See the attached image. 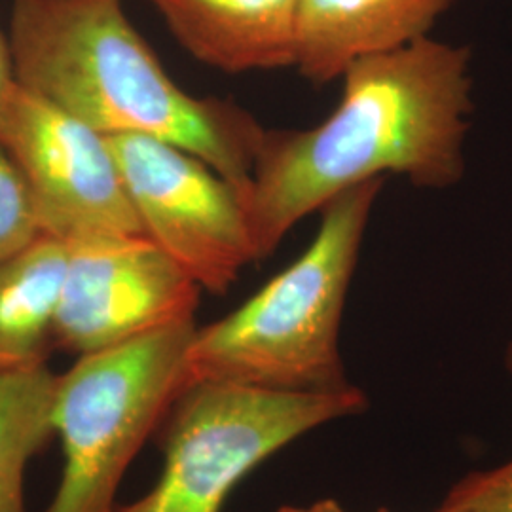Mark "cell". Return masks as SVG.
I'll use <instances>...</instances> for the list:
<instances>
[{"label": "cell", "instance_id": "cell-1", "mask_svg": "<svg viewBox=\"0 0 512 512\" xmlns=\"http://www.w3.org/2000/svg\"><path fill=\"white\" fill-rule=\"evenodd\" d=\"M329 118L266 129L245 192L256 258L353 186L401 175L442 190L465 173L473 114L471 52L425 37L355 61Z\"/></svg>", "mask_w": 512, "mask_h": 512}, {"label": "cell", "instance_id": "cell-2", "mask_svg": "<svg viewBox=\"0 0 512 512\" xmlns=\"http://www.w3.org/2000/svg\"><path fill=\"white\" fill-rule=\"evenodd\" d=\"M6 38L25 90L107 137L184 148L247 192L266 129L230 101L184 92L122 0H12Z\"/></svg>", "mask_w": 512, "mask_h": 512}, {"label": "cell", "instance_id": "cell-3", "mask_svg": "<svg viewBox=\"0 0 512 512\" xmlns=\"http://www.w3.org/2000/svg\"><path fill=\"white\" fill-rule=\"evenodd\" d=\"M385 179L332 198L308 249L238 310L196 329L188 348L194 382L274 391L349 385L340 327L366 226Z\"/></svg>", "mask_w": 512, "mask_h": 512}, {"label": "cell", "instance_id": "cell-4", "mask_svg": "<svg viewBox=\"0 0 512 512\" xmlns=\"http://www.w3.org/2000/svg\"><path fill=\"white\" fill-rule=\"evenodd\" d=\"M194 319L152 330L112 348L80 355L57 376L55 435L63 473L46 512H114L131 461L160 431L190 385Z\"/></svg>", "mask_w": 512, "mask_h": 512}, {"label": "cell", "instance_id": "cell-5", "mask_svg": "<svg viewBox=\"0 0 512 512\" xmlns=\"http://www.w3.org/2000/svg\"><path fill=\"white\" fill-rule=\"evenodd\" d=\"M365 393L274 391L194 382L162 421L164 471L156 486L114 512H222L239 482L313 429L365 412Z\"/></svg>", "mask_w": 512, "mask_h": 512}, {"label": "cell", "instance_id": "cell-6", "mask_svg": "<svg viewBox=\"0 0 512 512\" xmlns=\"http://www.w3.org/2000/svg\"><path fill=\"white\" fill-rule=\"evenodd\" d=\"M143 234L200 289L224 294L256 262L245 192L184 148L147 135H112Z\"/></svg>", "mask_w": 512, "mask_h": 512}, {"label": "cell", "instance_id": "cell-7", "mask_svg": "<svg viewBox=\"0 0 512 512\" xmlns=\"http://www.w3.org/2000/svg\"><path fill=\"white\" fill-rule=\"evenodd\" d=\"M0 147L31 192L42 234L65 243L145 236L109 137L18 82L0 107Z\"/></svg>", "mask_w": 512, "mask_h": 512}, {"label": "cell", "instance_id": "cell-8", "mask_svg": "<svg viewBox=\"0 0 512 512\" xmlns=\"http://www.w3.org/2000/svg\"><path fill=\"white\" fill-rule=\"evenodd\" d=\"M54 348L88 355L194 319L200 285L147 236L67 243Z\"/></svg>", "mask_w": 512, "mask_h": 512}, {"label": "cell", "instance_id": "cell-9", "mask_svg": "<svg viewBox=\"0 0 512 512\" xmlns=\"http://www.w3.org/2000/svg\"><path fill=\"white\" fill-rule=\"evenodd\" d=\"M452 0H298L294 69L327 84L370 55L427 37Z\"/></svg>", "mask_w": 512, "mask_h": 512}, {"label": "cell", "instance_id": "cell-10", "mask_svg": "<svg viewBox=\"0 0 512 512\" xmlns=\"http://www.w3.org/2000/svg\"><path fill=\"white\" fill-rule=\"evenodd\" d=\"M184 50L222 73L294 67L298 0H148Z\"/></svg>", "mask_w": 512, "mask_h": 512}, {"label": "cell", "instance_id": "cell-11", "mask_svg": "<svg viewBox=\"0 0 512 512\" xmlns=\"http://www.w3.org/2000/svg\"><path fill=\"white\" fill-rule=\"evenodd\" d=\"M69 249L42 234L0 260V370L46 365Z\"/></svg>", "mask_w": 512, "mask_h": 512}, {"label": "cell", "instance_id": "cell-12", "mask_svg": "<svg viewBox=\"0 0 512 512\" xmlns=\"http://www.w3.org/2000/svg\"><path fill=\"white\" fill-rule=\"evenodd\" d=\"M54 389L48 363L0 370V512H27L29 461L55 435Z\"/></svg>", "mask_w": 512, "mask_h": 512}, {"label": "cell", "instance_id": "cell-13", "mask_svg": "<svg viewBox=\"0 0 512 512\" xmlns=\"http://www.w3.org/2000/svg\"><path fill=\"white\" fill-rule=\"evenodd\" d=\"M42 236L31 192L16 164L0 147V260Z\"/></svg>", "mask_w": 512, "mask_h": 512}, {"label": "cell", "instance_id": "cell-14", "mask_svg": "<svg viewBox=\"0 0 512 512\" xmlns=\"http://www.w3.org/2000/svg\"><path fill=\"white\" fill-rule=\"evenodd\" d=\"M440 507L458 512H512V459L461 478Z\"/></svg>", "mask_w": 512, "mask_h": 512}, {"label": "cell", "instance_id": "cell-15", "mask_svg": "<svg viewBox=\"0 0 512 512\" xmlns=\"http://www.w3.org/2000/svg\"><path fill=\"white\" fill-rule=\"evenodd\" d=\"M14 84H16V78H14V65H12L8 38L0 33V107L6 95L14 88Z\"/></svg>", "mask_w": 512, "mask_h": 512}, {"label": "cell", "instance_id": "cell-16", "mask_svg": "<svg viewBox=\"0 0 512 512\" xmlns=\"http://www.w3.org/2000/svg\"><path fill=\"white\" fill-rule=\"evenodd\" d=\"M277 512H348L338 501L323 499L308 507H281Z\"/></svg>", "mask_w": 512, "mask_h": 512}, {"label": "cell", "instance_id": "cell-17", "mask_svg": "<svg viewBox=\"0 0 512 512\" xmlns=\"http://www.w3.org/2000/svg\"><path fill=\"white\" fill-rule=\"evenodd\" d=\"M507 365H509V370H511L512 374V344L511 348H509V355H507Z\"/></svg>", "mask_w": 512, "mask_h": 512}, {"label": "cell", "instance_id": "cell-18", "mask_svg": "<svg viewBox=\"0 0 512 512\" xmlns=\"http://www.w3.org/2000/svg\"><path fill=\"white\" fill-rule=\"evenodd\" d=\"M376 512H391V511H387V509H380V511H376ZM437 512H458V511H452V509H446V507H439V511Z\"/></svg>", "mask_w": 512, "mask_h": 512}]
</instances>
